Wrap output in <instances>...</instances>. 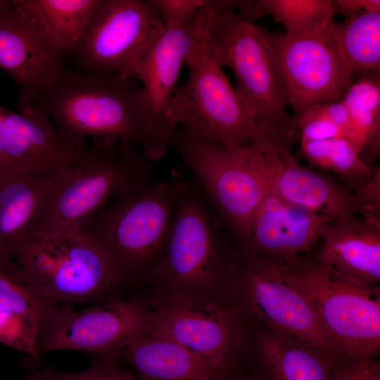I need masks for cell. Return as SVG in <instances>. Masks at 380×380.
Here are the masks:
<instances>
[{
  "label": "cell",
  "instance_id": "d6a6232c",
  "mask_svg": "<svg viewBox=\"0 0 380 380\" xmlns=\"http://www.w3.org/2000/svg\"><path fill=\"white\" fill-rule=\"evenodd\" d=\"M296 125L300 141H312L346 137L338 127L318 116L305 113L297 120Z\"/></svg>",
  "mask_w": 380,
  "mask_h": 380
},
{
  "label": "cell",
  "instance_id": "8fae6325",
  "mask_svg": "<svg viewBox=\"0 0 380 380\" xmlns=\"http://www.w3.org/2000/svg\"><path fill=\"white\" fill-rule=\"evenodd\" d=\"M229 296L251 328L339 355L305 298L248 250H236Z\"/></svg>",
  "mask_w": 380,
  "mask_h": 380
},
{
  "label": "cell",
  "instance_id": "4fadbf2b",
  "mask_svg": "<svg viewBox=\"0 0 380 380\" xmlns=\"http://www.w3.org/2000/svg\"><path fill=\"white\" fill-rule=\"evenodd\" d=\"M330 27L302 36L260 27L296 122L313 106L338 100L352 83Z\"/></svg>",
  "mask_w": 380,
  "mask_h": 380
},
{
  "label": "cell",
  "instance_id": "52a82bcc",
  "mask_svg": "<svg viewBox=\"0 0 380 380\" xmlns=\"http://www.w3.org/2000/svg\"><path fill=\"white\" fill-rule=\"evenodd\" d=\"M187 80L177 87L167 118L210 141L230 148L246 146L260 132L245 103L217 62L208 37L203 7L185 59Z\"/></svg>",
  "mask_w": 380,
  "mask_h": 380
},
{
  "label": "cell",
  "instance_id": "e0dca14e",
  "mask_svg": "<svg viewBox=\"0 0 380 380\" xmlns=\"http://www.w3.org/2000/svg\"><path fill=\"white\" fill-rule=\"evenodd\" d=\"M197 23L198 13L185 21L164 25L131 75L140 83L156 132L168 148L177 127L167 120V108L194 42Z\"/></svg>",
  "mask_w": 380,
  "mask_h": 380
},
{
  "label": "cell",
  "instance_id": "ffe728a7",
  "mask_svg": "<svg viewBox=\"0 0 380 380\" xmlns=\"http://www.w3.org/2000/svg\"><path fill=\"white\" fill-rule=\"evenodd\" d=\"M318 250L337 274L370 286L380 282V220L346 216L326 221Z\"/></svg>",
  "mask_w": 380,
  "mask_h": 380
},
{
  "label": "cell",
  "instance_id": "4316f807",
  "mask_svg": "<svg viewBox=\"0 0 380 380\" xmlns=\"http://www.w3.org/2000/svg\"><path fill=\"white\" fill-rule=\"evenodd\" d=\"M373 74L351 83L341 99L349 111L362 157L371 166L380 152V85Z\"/></svg>",
  "mask_w": 380,
  "mask_h": 380
},
{
  "label": "cell",
  "instance_id": "d590c367",
  "mask_svg": "<svg viewBox=\"0 0 380 380\" xmlns=\"http://www.w3.org/2000/svg\"><path fill=\"white\" fill-rule=\"evenodd\" d=\"M361 201L365 217L380 220V170L376 167L371 179L353 191Z\"/></svg>",
  "mask_w": 380,
  "mask_h": 380
},
{
  "label": "cell",
  "instance_id": "7a4b0ae2",
  "mask_svg": "<svg viewBox=\"0 0 380 380\" xmlns=\"http://www.w3.org/2000/svg\"><path fill=\"white\" fill-rule=\"evenodd\" d=\"M236 1L205 0L203 6L206 28L216 59L230 68L236 91L253 115L260 132L292 148L299 138L296 120L270 51L255 24L234 9Z\"/></svg>",
  "mask_w": 380,
  "mask_h": 380
},
{
  "label": "cell",
  "instance_id": "9c48e42d",
  "mask_svg": "<svg viewBox=\"0 0 380 380\" xmlns=\"http://www.w3.org/2000/svg\"><path fill=\"white\" fill-rule=\"evenodd\" d=\"M157 291L147 304L149 328L232 380L242 363L249 337L245 320L233 302Z\"/></svg>",
  "mask_w": 380,
  "mask_h": 380
},
{
  "label": "cell",
  "instance_id": "3957f363",
  "mask_svg": "<svg viewBox=\"0 0 380 380\" xmlns=\"http://www.w3.org/2000/svg\"><path fill=\"white\" fill-rule=\"evenodd\" d=\"M153 163L120 141H94L79 163L61 168L30 236L78 232L115 197L153 182Z\"/></svg>",
  "mask_w": 380,
  "mask_h": 380
},
{
  "label": "cell",
  "instance_id": "f1b7e54d",
  "mask_svg": "<svg viewBox=\"0 0 380 380\" xmlns=\"http://www.w3.org/2000/svg\"><path fill=\"white\" fill-rule=\"evenodd\" d=\"M58 305L34 289L13 259L0 260V312L37 319L44 326Z\"/></svg>",
  "mask_w": 380,
  "mask_h": 380
},
{
  "label": "cell",
  "instance_id": "74e56055",
  "mask_svg": "<svg viewBox=\"0 0 380 380\" xmlns=\"http://www.w3.org/2000/svg\"><path fill=\"white\" fill-rule=\"evenodd\" d=\"M5 108L0 106V172L2 166L4 153V126Z\"/></svg>",
  "mask_w": 380,
  "mask_h": 380
},
{
  "label": "cell",
  "instance_id": "5bb4252c",
  "mask_svg": "<svg viewBox=\"0 0 380 380\" xmlns=\"http://www.w3.org/2000/svg\"><path fill=\"white\" fill-rule=\"evenodd\" d=\"M148 305L139 298L116 299L75 311L58 305L42 328L37 354L80 350L118 360L126 346L148 329Z\"/></svg>",
  "mask_w": 380,
  "mask_h": 380
},
{
  "label": "cell",
  "instance_id": "f546056e",
  "mask_svg": "<svg viewBox=\"0 0 380 380\" xmlns=\"http://www.w3.org/2000/svg\"><path fill=\"white\" fill-rule=\"evenodd\" d=\"M118 360L108 356L97 355L91 366L83 371L65 372L51 366L27 374V380H139L132 371L122 369Z\"/></svg>",
  "mask_w": 380,
  "mask_h": 380
},
{
  "label": "cell",
  "instance_id": "484cf974",
  "mask_svg": "<svg viewBox=\"0 0 380 380\" xmlns=\"http://www.w3.org/2000/svg\"><path fill=\"white\" fill-rule=\"evenodd\" d=\"M300 144V155L311 166L336 175L352 191L367 184L376 169L364 160L357 146L346 137Z\"/></svg>",
  "mask_w": 380,
  "mask_h": 380
},
{
  "label": "cell",
  "instance_id": "2e32d148",
  "mask_svg": "<svg viewBox=\"0 0 380 380\" xmlns=\"http://www.w3.org/2000/svg\"><path fill=\"white\" fill-rule=\"evenodd\" d=\"M89 146L65 139L33 104L5 109L0 179L56 170L79 163Z\"/></svg>",
  "mask_w": 380,
  "mask_h": 380
},
{
  "label": "cell",
  "instance_id": "d6986e66",
  "mask_svg": "<svg viewBox=\"0 0 380 380\" xmlns=\"http://www.w3.org/2000/svg\"><path fill=\"white\" fill-rule=\"evenodd\" d=\"M263 184L250 244L244 250L267 261L284 260L311 251L329 219L285 201Z\"/></svg>",
  "mask_w": 380,
  "mask_h": 380
},
{
  "label": "cell",
  "instance_id": "9a60e30c",
  "mask_svg": "<svg viewBox=\"0 0 380 380\" xmlns=\"http://www.w3.org/2000/svg\"><path fill=\"white\" fill-rule=\"evenodd\" d=\"M243 150L265 183L285 201L328 219L366 215L353 191L300 165L291 148L277 138L260 133Z\"/></svg>",
  "mask_w": 380,
  "mask_h": 380
},
{
  "label": "cell",
  "instance_id": "ba28073f",
  "mask_svg": "<svg viewBox=\"0 0 380 380\" xmlns=\"http://www.w3.org/2000/svg\"><path fill=\"white\" fill-rule=\"evenodd\" d=\"M13 260L34 289L56 304L108 300L130 282L111 258L79 231L30 236Z\"/></svg>",
  "mask_w": 380,
  "mask_h": 380
},
{
  "label": "cell",
  "instance_id": "ac0fdd59",
  "mask_svg": "<svg viewBox=\"0 0 380 380\" xmlns=\"http://www.w3.org/2000/svg\"><path fill=\"white\" fill-rule=\"evenodd\" d=\"M64 56L49 46L12 8L0 0V68L19 88V108L64 74Z\"/></svg>",
  "mask_w": 380,
  "mask_h": 380
},
{
  "label": "cell",
  "instance_id": "277c9868",
  "mask_svg": "<svg viewBox=\"0 0 380 380\" xmlns=\"http://www.w3.org/2000/svg\"><path fill=\"white\" fill-rule=\"evenodd\" d=\"M189 182L161 180L121 194L78 231L101 248L129 281L145 277L165 248Z\"/></svg>",
  "mask_w": 380,
  "mask_h": 380
},
{
  "label": "cell",
  "instance_id": "4dcf8cb0",
  "mask_svg": "<svg viewBox=\"0 0 380 380\" xmlns=\"http://www.w3.org/2000/svg\"><path fill=\"white\" fill-rule=\"evenodd\" d=\"M42 326L36 319L0 312V343L23 353L37 365L36 345Z\"/></svg>",
  "mask_w": 380,
  "mask_h": 380
},
{
  "label": "cell",
  "instance_id": "5b68a950",
  "mask_svg": "<svg viewBox=\"0 0 380 380\" xmlns=\"http://www.w3.org/2000/svg\"><path fill=\"white\" fill-rule=\"evenodd\" d=\"M236 250L194 181L182 194L165 248L145 277L157 289L211 300H229Z\"/></svg>",
  "mask_w": 380,
  "mask_h": 380
},
{
  "label": "cell",
  "instance_id": "836d02e7",
  "mask_svg": "<svg viewBox=\"0 0 380 380\" xmlns=\"http://www.w3.org/2000/svg\"><path fill=\"white\" fill-rule=\"evenodd\" d=\"M336 380H380L376 358L344 357Z\"/></svg>",
  "mask_w": 380,
  "mask_h": 380
},
{
  "label": "cell",
  "instance_id": "d4e9b609",
  "mask_svg": "<svg viewBox=\"0 0 380 380\" xmlns=\"http://www.w3.org/2000/svg\"><path fill=\"white\" fill-rule=\"evenodd\" d=\"M331 34L348 72L365 75L380 69V13L362 12L331 24Z\"/></svg>",
  "mask_w": 380,
  "mask_h": 380
},
{
  "label": "cell",
  "instance_id": "6da1fadb",
  "mask_svg": "<svg viewBox=\"0 0 380 380\" xmlns=\"http://www.w3.org/2000/svg\"><path fill=\"white\" fill-rule=\"evenodd\" d=\"M42 110L65 139L86 144H138L152 163L168 148L160 139L141 86L132 77L65 70L32 103ZM30 105V104H29Z\"/></svg>",
  "mask_w": 380,
  "mask_h": 380
},
{
  "label": "cell",
  "instance_id": "603a6c76",
  "mask_svg": "<svg viewBox=\"0 0 380 380\" xmlns=\"http://www.w3.org/2000/svg\"><path fill=\"white\" fill-rule=\"evenodd\" d=\"M59 170L0 179V260L13 259L30 235Z\"/></svg>",
  "mask_w": 380,
  "mask_h": 380
},
{
  "label": "cell",
  "instance_id": "30bf717a",
  "mask_svg": "<svg viewBox=\"0 0 380 380\" xmlns=\"http://www.w3.org/2000/svg\"><path fill=\"white\" fill-rule=\"evenodd\" d=\"M171 147L236 236L239 248H248L264 184L243 147L230 148L210 141L182 126L175 130Z\"/></svg>",
  "mask_w": 380,
  "mask_h": 380
},
{
  "label": "cell",
  "instance_id": "f35d334b",
  "mask_svg": "<svg viewBox=\"0 0 380 380\" xmlns=\"http://www.w3.org/2000/svg\"><path fill=\"white\" fill-rule=\"evenodd\" d=\"M237 380H260L255 374L250 372L247 374L241 376Z\"/></svg>",
  "mask_w": 380,
  "mask_h": 380
},
{
  "label": "cell",
  "instance_id": "cb8c5ba5",
  "mask_svg": "<svg viewBox=\"0 0 380 380\" xmlns=\"http://www.w3.org/2000/svg\"><path fill=\"white\" fill-rule=\"evenodd\" d=\"M98 0H9L15 11L53 49L77 46Z\"/></svg>",
  "mask_w": 380,
  "mask_h": 380
},
{
  "label": "cell",
  "instance_id": "7402d4cb",
  "mask_svg": "<svg viewBox=\"0 0 380 380\" xmlns=\"http://www.w3.org/2000/svg\"><path fill=\"white\" fill-rule=\"evenodd\" d=\"M118 360L129 365L139 380H227L203 360L149 327L126 346Z\"/></svg>",
  "mask_w": 380,
  "mask_h": 380
},
{
  "label": "cell",
  "instance_id": "1f68e13d",
  "mask_svg": "<svg viewBox=\"0 0 380 380\" xmlns=\"http://www.w3.org/2000/svg\"><path fill=\"white\" fill-rule=\"evenodd\" d=\"M305 113L322 118L331 122L338 127L345 137L353 141L360 149L349 111L341 100L330 101L318 104L309 109Z\"/></svg>",
  "mask_w": 380,
  "mask_h": 380
},
{
  "label": "cell",
  "instance_id": "8d00e7d4",
  "mask_svg": "<svg viewBox=\"0 0 380 380\" xmlns=\"http://www.w3.org/2000/svg\"><path fill=\"white\" fill-rule=\"evenodd\" d=\"M336 13H339L347 18L362 12L380 13L379 0H336Z\"/></svg>",
  "mask_w": 380,
  "mask_h": 380
},
{
  "label": "cell",
  "instance_id": "e575fe53",
  "mask_svg": "<svg viewBox=\"0 0 380 380\" xmlns=\"http://www.w3.org/2000/svg\"><path fill=\"white\" fill-rule=\"evenodd\" d=\"M164 25L179 23L195 17L205 0H154Z\"/></svg>",
  "mask_w": 380,
  "mask_h": 380
},
{
  "label": "cell",
  "instance_id": "44dd1931",
  "mask_svg": "<svg viewBox=\"0 0 380 380\" xmlns=\"http://www.w3.org/2000/svg\"><path fill=\"white\" fill-rule=\"evenodd\" d=\"M251 372L260 380H336L345 356L251 328Z\"/></svg>",
  "mask_w": 380,
  "mask_h": 380
},
{
  "label": "cell",
  "instance_id": "ab89813d",
  "mask_svg": "<svg viewBox=\"0 0 380 380\" xmlns=\"http://www.w3.org/2000/svg\"><path fill=\"white\" fill-rule=\"evenodd\" d=\"M24 380H27L26 378Z\"/></svg>",
  "mask_w": 380,
  "mask_h": 380
},
{
  "label": "cell",
  "instance_id": "83f0119b",
  "mask_svg": "<svg viewBox=\"0 0 380 380\" xmlns=\"http://www.w3.org/2000/svg\"><path fill=\"white\" fill-rule=\"evenodd\" d=\"M255 19L270 14L290 36H302L327 30L334 21L336 5L331 0L254 1Z\"/></svg>",
  "mask_w": 380,
  "mask_h": 380
},
{
  "label": "cell",
  "instance_id": "8992f818",
  "mask_svg": "<svg viewBox=\"0 0 380 380\" xmlns=\"http://www.w3.org/2000/svg\"><path fill=\"white\" fill-rule=\"evenodd\" d=\"M267 262L305 298L338 354L377 357L379 286H365L339 276L322 260L319 251Z\"/></svg>",
  "mask_w": 380,
  "mask_h": 380
},
{
  "label": "cell",
  "instance_id": "7c38bea8",
  "mask_svg": "<svg viewBox=\"0 0 380 380\" xmlns=\"http://www.w3.org/2000/svg\"><path fill=\"white\" fill-rule=\"evenodd\" d=\"M163 27L154 0H98L72 53L82 72L132 77Z\"/></svg>",
  "mask_w": 380,
  "mask_h": 380
}]
</instances>
